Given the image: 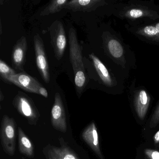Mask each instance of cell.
Segmentation results:
<instances>
[{"label":"cell","instance_id":"obj_1","mask_svg":"<svg viewBox=\"0 0 159 159\" xmlns=\"http://www.w3.org/2000/svg\"><path fill=\"white\" fill-rule=\"evenodd\" d=\"M112 5L113 16L126 20L129 25L159 22V6L154 1L131 0L125 3L118 1Z\"/></svg>","mask_w":159,"mask_h":159},{"label":"cell","instance_id":"obj_2","mask_svg":"<svg viewBox=\"0 0 159 159\" xmlns=\"http://www.w3.org/2000/svg\"><path fill=\"white\" fill-rule=\"evenodd\" d=\"M70 60L74 75L76 93L80 98L88 82L87 74L83 62L82 48L78 41L77 33L73 28L69 31Z\"/></svg>","mask_w":159,"mask_h":159},{"label":"cell","instance_id":"obj_3","mask_svg":"<svg viewBox=\"0 0 159 159\" xmlns=\"http://www.w3.org/2000/svg\"><path fill=\"white\" fill-rule=\"evenodd\" d=\"M12 104L18 112L26 119L29 124H37L40 114L33 100L27 95L19 91L14 98Z\"/></svg>","mask_w":159,"mask_h":159},{"label":"cell","instance_id":"obj_4","mask_svg":"<svg viewBox=\"0 0 159 159\" xmlns=\"http://www.w3.org/2000/svg\"><path fill=\"white\" fill-rule=\"evenodd\" d=\"M16 122L14 119L4 115L2 120L0 138L3 151L10 156H13L16 152Z\"/></svg>","mask_w":159,"mask_h":159},{"label":"cell","instance_id":"obj_5","mask_svg":"<svg viewBox=\"0 0 159 159\" xmlns=\"http://www.w3.org/2000/svg\"><path fill=\"white\" fill-rule=\"evenodd\" d=\"M49 30L55 56L57 60H60L64 56L67 45L65 28L62 22L57 20L50 26Z\"/></svg>","mask_w":159,"mask_h":159},{"label":"cell","instance_id":"obj_6","mask_svg":"<svg viewBox=\"0 0 159 159\" xmlns=\"http://www.w3.org/2000/svg\"><path fill=\"white\" fill-rule=\"evenodd\" d=\"M127 30L143 41L152 44H159V22L128 26Z\"/></svg>","mask_w":159,"mask_h":159},{"label":"cell","instance_id":"obj_7","mask_svg":"<svg viewBox=\"0 0 159 159\" xmlns=\"http://www.w3.org/2000/svg\"><path fill=\"white\" fill-rule=\"evenodd\" d=\"M130 88H132L135 110L139 118L143 120L147 114L150 104V94L144 86L136 87L134 82H132Z\"/></svg>","mask_w":159,"mask_h":159},{"label":"cell","instance_id":"obj_8","mask_svg":"<svg viewBox=\"0 0 159 159\" xmlns=\"http://www.w3.org/2000/svg\"><path fill=\"white\" fill-rule=\"evenodd\" d=\"M33 40L37 67L43 80L46 83H49L50 82V69L43 40L39 34L34 36Z\"/></svg>","mask_w":159,"mask_h":159},{"label":"cell","instance_id":"obj_9","mask_svg":"<svg viewBox=\"0 0 159 159\" xmlns=\"http://www.w3.org/2000/svg\"><path fill=\"white\" fill-rule=\"evenodd\" d=\"M51 123L57 131L65 133L67 130L65 106L59 93H56L55 95L54 102L51 111Z\"/></svg>","mask_w":159,"mask_h":159},{"label":"cell","instance_id":"obj_10","mask_svg":"<svg viewBox=\"0 0 159 159\" xmlns=\"http://www.w3.org/2000/svg\"><path fill=\"white\" fill-rule=\"evenodd\" d=\"M8 80L11 84H13L25 91L37 94L39 95L40 89L43 87L38 80L25 72L10 76Z\"/></svg>","mask_w":159,"mask_h":159},{"label":"cell","instance_id":"obj_11","mask_svg":"<svg viewBox=\"0 0 159 159\" xmlns=\"http://www.w3.org/2000/svg\"><path fill=\"white\" fill-rule=\"evenodd\" d=\"M114 2L106 0H72L67 2L64 9L73 12H91L99 7L109 5L110 3L113 4Z\"/></svg>","mask_w":159,"mask_h":159},{"label":"cell","instance_id":"obj_12","mask_svg":"<svg viewBox=\"0 0 159 159\" xmlns=\"http://www.w3.org/2000/svg\"><path fill=\"white\" fill-rule=\"evenodd\" d=\"M27 50V41L26 37L23 36L15 44L12 52V65L16 71L25 72L24 65L25 63Z\"/></svg>","mask_w":159,"mask_h":159},{"label":"cell","instance_id":"obj_13","mask_svg":"<svg viewBox=\"0 0 159 159\" xmlns=\"http://www.w3.org/2000/svg\"><path fill=\"white\" fill-rule=\"evenodd\" d=\"M104 46L109 55L119 64L125 60V51L123 45L118 38L107 35L103 38Z\"/></svg>","mask_w":159,"mask_h":159},{"label":"cell","instance_id":"obj_14","mask_svg":"<svg viewBox=\"0 0 159 159\" xmlns=\"http://www.w3.org/2000/svg\"><path fill=\"white\" fill-rule=\"evenodd\" d=\"M81 136L84 141L92 149L99 159H105L100 150L97 128L94 122H92L84 130Z\"/></svg>","mask_w":159,"mask_h":159},{"label":"cell","instance_id":"obj_15","mask_svg":"<svg viewBox=\"0 0 159 159\" xmlns=\"http://www.w3.org/2000/svg\"><path fill=\"white\" fill-rule=\"evenodd\" d=\"M93 61L95 68L104 85L107 87H112L114 85V80L109 71L102 61L93 53L89 55Z\"/></svg>","mask_w":159,"mask_h":159},{"label":"cell","instance_id":"obj_16","mask_svg":"<svg viewBox=\"0 0 159 159\" xmlns=\"http://www.w3.org/2000/svg\"><path fill=\"white\" fill-rule=\"evenodd\" d=\"M17 133L18 149L20 153L28 158H33L35 156V148L33 143L20 126L18 127Z\"/></svg>","mask_w":159,"mask_h":159},{"label":"cell","instance_id":"obj_17","mask_svg":"<svg viewBox=\"0 0 159 159\" xmlns=\"http://www.w3.org/2000/svg\"><path fill=\"white\" fill-rule=\"evenodd\" d=\"M68 0H53L50 2L48 5L43 9L40 13L41 16H45L59 12L64 9Z\"/></svg>","mask_w":159,"mask_h":159},{"label":"cell","instance_id":"obj_18","mask_svg":"<svg viewBox=\"0 0 159 159\" xmlns=\"http://www.w3.org/2000/svg\"><path fill=\"white\" fill-rule=\"evenodd\" d=\"M60 159H80L75 152L67 145L62 137L59 138Z\"/></svg>","mask_w":159,"mask_h":159},{"label":"cell","instance_id":"obj_19","mask_svg":"<svg viewBox=\"0 0 159 159\" xmlns=\"http://www.w3.org/2000/svg\"><path fill=\"white\" fill-rule=\"evenodd\" d=\"M17 71L9 66L5 62L0 60V78L2 80L6 83L11 84L8 80L10 76L17 74Z\"/></svg>","mask_w":159,"mask_h":159},{"label":"cell","instance_id":"obj_20","mask_svg":"<svg viewBox=\"0 0 159 159\" xmlns=\"http://www.w3.org/2000/svg\"><path fill=\"white\" fill-rule=\"evenodd\" d=\"M46 159H60V148L48 144L43 149Z\"/></svg>","mask_w":159,"mask_h":159},{"label":"cell","instance_id":"obj_21","mask_svg":"<svg viewBox=\"0 0 159 159\" xmlns=\"http://www.w3.org/2000/svg\"><path fill=\"white\" fill-rule=\"evenodd\" d=\"M159 123V102L156 109L152 116L149 123V126L151 128L155 127Z\"/></svg>","mask_w":159,"mask_h":159},{"label":"cell","instance_id":"obj_22","mask_svg":"<svg viewBox=\"0 0 159 159\" xmlns=\"http://www.w3.org/2000/svg\"><path fill=\"white\" fill-rule=\"evenodd\" d=\"M145 153L150 159H159V151H158L146 149Z\"/></svg>","mask_w":159,"mask_h":159},{"label":"cell","instance_id":"obj_23","mask_svg":"<svg viewBox=\"0 0 159 159\" xmlns=\"http://www.w3.org/2000/svg\"><path fill=\"white\" fill-rule=\"evenodd\" d=\"M39 95H41L43 96L46 98H48V92H47V90H46V89H45L43 86L40 89Z\"/></svg>","mask_w":159,"mask_h":159},{"label":"cell","instance_id":"obj_24","mask_svg":"<svg viewBox=\"0 0 159 159\" xmlns=\"http://www.w3.org/2000/svg\"><path fill=\"white\" fill-rule=\"evenodd\" d=\"M153 140L155 144L159 143V130L154 135L153 137Z\"/></svg>","mask_w":159,"mask_h":159},{"label":"cell","instance_id":"obj_25","mask_svg":"<svg viewBox=\"0 0 159 159\" xmlns=\"http://www.w3.org/2000/svg\"><path fill=\"white\" fill-rule=\"evenodd\" d=\"M4 95H3L2 92L1 90V91H0V101H1V102H2V101L4 99Z\"/></svg>","mask_w":159,"mask_h":159}]
</instances>
